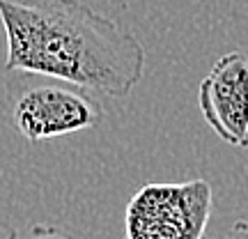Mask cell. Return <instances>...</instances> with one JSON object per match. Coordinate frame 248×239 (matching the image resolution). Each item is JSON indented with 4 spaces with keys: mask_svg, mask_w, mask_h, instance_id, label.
I'll return each instance as SVG.
<instances>
[{
    "mask_svg": "<svg viewBox=\"0 0 248 239\" xmlns=\"http://www.w3.org/2000/svg\"><path fill=\"white\" fill-rule=\"evenodd\" d=\"M5 74L28 71L108 97H126L145 74L131 30L78 0H0Z\"/></svg>",
    "mask_w": 248,
    "mask_h": 239,
    "instance_id": "obj_1",
    "label": "cell"
},
{
    "mask_svg": "<svg viewBox=\"0 0 248 239\" xmlns=\"http://www.w3.org/2000/svg\"><path fill=\"white\" fill-rule=\"evenodd\" d=\"M7 104L14 129L30 143L94 129L104 120V108L88 90L28 71L7 74Z\"/></svg>",
    "mask_w": 248,
    "mask_h": 239,
    "instance_id": "obj_2",
    "label": "cell"
},
{
    "mask_svg": "<svg viewBox=\"0 0 248 239\" xmlns=\"http://www.w3.org/2000/svg\"><path fill=\"white\" fill-rule=\"evenodd\" d=\"M214 193L207 179L142 184L124 212V239H204Z\"/></svg>",
    "mask_w": 248,
    "mask_h": 239,
    "instance_id": "obj_3",
    "label": "cell"
},
{
    "mask_svg": "<svg viewBox=\"0 0 248 239\" xmlns=\"http://www.w3.org/2000/svg\"><path fill=\"white\" fill-rule=\"evenodd\" d=\"M198 106L214 133L232 147L248 150V58L221 55L200 80Z\"/></svg>",
    "mask_w": 248,
    "mask_h": 239,
    "instance_id": "obj_4",
    "label": "cell"
},
{
    "mask_svg": "<svg viewBox=\"0 0 248 239\" xmlns=\"http://www.w3.org/2000/svg\"><path fill=\"white\" fill-rule=\"evenodd\" d=\"M26 239H71V237L67 235V232L53 228V225H42V223H35V225H30Z\"/></svg>",
    "mask_w": 248,
    "mask_h": 239,
    "instance_id": "obj_5",
    "label": "cell"
},
{
    "mask_svg": "<svg viewBox=\"0 0 248 239\" xmlns=\"http://www.w3.org/2000/svg\"><path fill=\"white\" fill-rule=\"evenodd\" d=\"M223 239H248V221H237Z\"/></svg>",
    "mask_w": 248,
    "mask_h": 239,
    "instance_id": "obj_6",
    "label": "cell"
},
{
    "mask_svg": "<svg viewBox=\"0 0 248 239\" xmlns=\"http://www.w3.org/2000/svg\"><path fill=\"white\" fill-rule=\"evenodd\" d=\"M0 239H18L16 230L7 225V223H0Z\"/></svg>",
    "mask_w": 248,
    "mask_h": 239,
    "instance_id": "obj_7",
    "label": "cell"
},
{
    "mask_svg": "<svg viewBox=\"0 0 248 239\" xmlns=\"http://www.w3.org/2000/svg\"><path fill=\"white\" fill-rule=\"evenodd\" d=\"M204 239H207V237H204Z\"/></svg>",
    "mask_w": 248,
    "mask_h": 239,
    "instance_id": "obj_8",
    "label": "cell"
}]
</instances>
